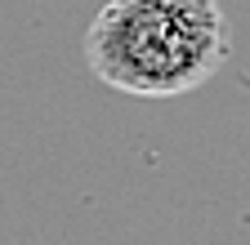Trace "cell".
<instances>
[{
  "label": "cell",
  "instance_id": "obj_1",
  "mask_svg": "<svg viewBox=\"0 0 250 245\" xmlns=\"http://www.w3.org/2000/svg\"><path fill=\"white\" fill-rule=\"evenodd\" d=\"M232 54L219 0H107L85 32V63L103 85L134 98L201 89Z\"/></svg>",
  "mask_w": 250,
  "mask_h": 245
}]
</instances>
